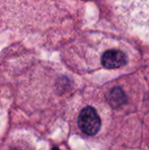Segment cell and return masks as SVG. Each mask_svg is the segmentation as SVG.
<instances>
[{"instance_id": "6da1fadb", "label": "cell", "mask_w": 149, "mask_h": 150, "mask_svg": "<svg viewBox=\"0 0 149 150\" xmlns=\"http://www.w3.org/2000/svg\"><path fill=\"white\" fill-rule=\"evenodd\" d=\"M107 3L119 26L149 45V0H107Z\"/></svg>"}, {"instance_id": "7a4b0ae2", "label": "cell", "mask_w": 149, "mask_h": 150, "mask_svg": "<svg viewBox=\"0 0 149 150\" xmlns=\"http://www.w3.org/2000/svg\"><path fill=\"white\" fill-rule=\"evenodd\" d=\"M79 129L86 135H96L101 128V119L97 110L91 106L83 108L78 116Z\"/></svg>"}, {"instance_id": "3957f363", "label": "cell", "mask_w": 149, "mask_h": 150, "mask_svg": "<svg viewBox=\"0 0 149 150\" xmlns=\"http://www.w3.org/2000/svg\"><path fill=\"white\" fill-rule=\"evenodd\" d=\"M130 62L129 54L121 48L107 49L101 57L102 65L109 69H117L126 66Z\"/></svg>"}, {"instance_id": "277c9868", "label": "cell", "mask_w": 149, "mask_h": 150, "mask_svg": "<svg viewBox=\"0 0 149 150\" xmlns=\"http://www.w3.org/2000/svg\"><path fill=\"white\" fill-rule=\"evenodd\" d=\"M126 101L125 93L120 88H115L112 90L110 95H109V102L112 105L114 106H119Z\"/></svg>"}, {"instance_id": "5b68a950", "label": "cell", "mask_w": 149, "mask_h": 150, "mask_svg": "<svg viewBox=\"0 0 149 150\" xmlns=\"http://www.w3.org/2000/svg\"><path fill=\"white\" fill-rule=\"evenodd\" d=\"M148 80H149V72H148Z\"/></svg>"}]
</instances>
